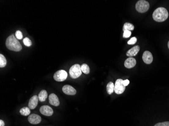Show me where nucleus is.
Returning a JSON list of instances; mask_svg holds the SVG:
<instances>
[{"label": "nucleus", "mask_w": 169, "mask_h": 126, "mask_svg": "<svg viewBox=\"0 0 169 126\" xmlns=\"http://www.w3.org/2000/svg\"><path fill=\"white\" fill-rule=\"evenodd\" d=\"M6 46L9 50L14 52H19L22 49V45L14 34L11 35L7 38Z\"/></svg>", "instance_id": "1"}, {"label": "nucleus", "mask_w": 169, "mask_h": 126, "mask_svg": "<svg viewBox=\"0 0 169 126\" xmlns=\"http://www.w3.org/2000/svg\"><path fill=\"white\" fill-rule=\"evenodd\" d=\"M169 16L168 11L163 7H159L152 14L153 19L156 21L158 22H162L166 20Z\"/></svg>", "instance_id": "2"}, {"label": "nucleus", "mask_w": 169, "mask_h": 126, "mask_svg": "<svg viewBox=\"0 0 169 126\" xmlns=\"http://www.w3.org/2000/svg\"><path fill=\"white\" fill-rule=\"evenodd\" d=\"M149 4L148 2L145 0H140L136 4V9L139 13H145L148 10Z\"/></svg>", "instance_id": "3"}, {"label": "nucleus", "mask_w": 169, "mask_h": 126, "mask_svg": "<svg viewBox=\"0 0 169 126\" xmlns=\"http://www.w3.org/2000/svg\"><path fill=\"white\" fill-rule=\"evenodd\" d=\"M81 66L79 64H74L70 67L69 69V75L71 78L73 79L77 78L82 75Z\"/></svg>", "instance_id": "4"}, {"label": "nucleus", "mask_w": 169, "mask_h": 126, "mask_svg": "<svg viewBox=\"0 0 169 126\" xmlns=\"http://www.w3.org/2000/svg\"><path fill=\"white\" fill-rule=\"evenodd\" d=\"M123 82H124V80L122 79H118L115 81L114 92H115L116 94H122L125 90L126 86H124Z\"/></svg>", "instance_id": "5"}, {"label": "nucleus", "mask_w": 169, "mask_h": 126, "mask_svg": "<svg viewBox=\"0 0 169 126\" xmlns=\"http://www.w3.org/2000/svg\"><path fill=\"white\" fill-rule=\"evenodd\" d=\"M67 73L65 70H60L57 71L53 76L54 80L58 82H62L67 78Z\"/></svg>", "instance_id": "6"}, {"label": "nucleus", "mask_w": 169, "mask_h": 126, "mask_svg": "<svg viewBox=\"0 0 169 126\" xmlns=\"http://www.w3.org/2000/svg\"><path fill=\"white\" fill-rule=\"evenodd\" d=\"M39 112L44 116H51L53 113V110L50 106H43L39 109Z\"/></svg>", "instance_id": "7"}, {"label": "nucleus", "mask_w": 169, "mask_h": 126, "mask_svg": "<svg viewBox=\"0 0 169 126\" xmlns=\"http://www.w3.org/2000/svg\"><path fill=\"white\" fill-rule=\"evenodd\" d=\"M62 91L64 93L69 95H74L77 93L76 89L69 85H64L62 87Z\"/></svg>", "instance_id": "8"}, {"label": "nucleus", "mask_w": 169, "mask_h": 126, "mask_svg": "<svg viewBox=\"0 0 169 126\" xmlns=\"http://www.w3.org/2000/svg\"><path fill=\"white\" fill-rule=\"evenodd\" d=\"M142 59L145 64H150L153 61V56L150 52L145 51L142 56Z\"/></svg>", "instance_id": "9"}, {"label": "nucleus", "mask_w": 169, "mask_h": 126, "mask_svg": "<svg viewBox=\"0 0 169 126\" xmlns=\"http://www.w3.org/2000/svg\"><path fill=\"white\" fill-rule=\"evenodd\" d=\"M28 121L32 124H38L41 122V117L36 114H32L28 117Z\"/></svg>", "instance_id": "10"}, {"label": "nucleus", "mask_w": 169, "mask_h": 126, "mask_svg": "<svg viewBox=\"0 0 169 126\" xmlns=\"http://www.w3.org/2000/svg\"><path fill=\"white\" fill-rule=\"evenodd\" d=\"M49 103L55 106H58L60 104L58 97L54 93H51L49 96Z\"/></svg>", "instance_id": "11"}, {"label": "nucleus", "mask_w": 169, "mask_h": 126, "mask_svg": "<svg viewBox=\"0 0 169 126\" xmlns=\"http://www.w3.org/2000/svg\"><path fill=\"white\" fill-rule=\"evenodd\" d=\"M39 100V97L38 96L34 95L31 97V99H29V103L28 105V106L29 109L31 110H34L35 109L38 105Z\"/></svg>", "instance_id": "12"}, {"label": "nucleus", "mask_w": 169, "mask_h": 126, "mask_svg": "<svg viewBox=\"0 0 169 126\" xmlns=\"http://www.w3.org/2000/svg\"><path fill=\"white\" fill-rule=\"evenodd\" d=\"M136 64V60L132 57L128 58L124 63L125 67L127 68L131 69L135 67Z\"/></svg>", "instance_id": "13"}, {"label": "nucleus", "mask_w": 169, "mask_h": 126, "mask_svg": "<svg viewBox=\"0 0 169 126\" xmlns=\"http://www.w3.org/2000/svg\"><path fill=\"white\" fill-rule=\"evenodd\" d=\"M139 50H140L139 46L136 45V46H134L127 52V53H126V55L128 56V57H134L138 53Z\"/></svg>", "instance_id": "14"}, {"label": "nucleus", "mask_w": 169, "mask_h": 126, "mask_svg": "<svg viewBox=\"0 0 169 126\" xmlns=\"http://www.w3.org/2000/svg\"><path fill=\"white\" fill-rule=\"evenodd\" d=\"M47 96H48V94H47V92H46V90H41V92L39 94V95H38L39 100V102H45L47 98Z\"/></svg>", "instance_id": "15"}, {"label": "nucleus", "mask_w": 169, "mask_h": 126, "mask_svg": "<svg viewBox=\"0 0 169 126\" xmlns=\"http://www.w3.org/2000/svg\"><path fill=\"white\" fill-rule=\"evenodd\" d=\"M107 92L109 95L112 94L115 91V85L112 82H109L107 86Z\"/></svg>", "instance_id": "16"}, {"label": "nucleus", "mask_w": 169, "mask_h": 126, "mask_svg": "<svg viewBox=\"0 0 169 126\" xmlns=\"http://www.w3.org/2000/svg\"><path fill=\"white\" fill-rule=\"evenodd\" d=\"M134 29V26L132 24L130 23H125L124 24V26L122 28L123 31H133Z\"/></svg>", "instance_id": "17"}, {"label": "nucleus", "mask_w": 169, "mask_h": 126, "mask_svg": "<svg viewBox=\"0 0 169 126\" xmlns=\"http://www.w3.org/2000/svg\"><path fill=\"white\" fill-rule=\"evenodd\" d=\"M20 113L22 116H28L31 113L30 109L28 107H23L22 109H21Z\"/></svg>", "instance_id": "18"}, {"label": "nucleus", "mask_w": 169, "mask_h": 126, "mask_svg": "<svg viewBox=\"0 0 169 126\" xmlns=\"http://www.w3.org/2000/svg\"><path fill=\"white\" fill-rule=\"evenodd\" d=\"M6 64H7V60L6 58L2 54H0V67L4 68L6 66Z\"/></svg>", "instance_id": "19"}, {"label": "nucleus", "mask_w": 169, "mask_h": 126, "mask_svg": "<svg viewBox=\"0 0 169 126\" xmlns=\"http://www.w3.org/2000/svg\"><path fill=\"white\" fill-rule=\"evenodd\" d=\"M81 68L82 72H83L85 74H89L90 70V68H89L88 65L86 64H83L81 66Z\"/></svg>", "instance_id": "20"}, {"label": "nucleus", "mask_w": 169, "mask_h": 126, "mask_svg": "<svg viewBox=\"0 0 169 126\" xmlns=\"http://www.w3.org/2000/svg\"><path fill=\"white\" fill-rule=\"evenodd\" d=\"M23 42H24V45L25 46H28V47L31 46L32 45V42L31 41V40L29 39V38H24V41H23Z\"/></svg>", "instance_id": "21"}, {"label": "nucleus", "mask_w": 169, "mask_h": 126, "mask_svg": "<svg viewBox=\"0 0 169 126\" xmlns=\"http://www.w3.org/2000/svg\"><path fill=\"white\" fill-rule=\"evenodd\" d=\"M15 36L17 39H22L23 38L22 32L20 31H16V32H15Z\"/></svg>", "instance_id": "22"}, {"label": "nucleus", "mask_w": 169, "mask_h": 126, "mask_svg": "<svg viewBox=\"0 0 169 126\" xmlns=\"http://www.w3.org/2000/svg\"><path fill=\"white\" fill-rule=\"evenodd\" d=\"M137 38H135V37H133L128 41V45H134V44H136V42H137Z\"/></svg>", "instance_id": "23"}, {"label": "nucleus", "mask_w": 169, "mask_h": 126, "mask_svg": "<svg viewBox=\"0 0 169 126\" xmlns=\"http://www.w3.org/2000/svg\"><path fill=\"white\" fill-rule=\"evenodd\" d=\"M131 32L130 31H124L122 36L124 38H128L131 36Z\"/></svg>", "instance_id": "24"}, {"label": "nucleus", "mask_w": 169, "mask_h": 126, "mask_svg": "<svg viewBox=\"0 0 169 126\" xmlns=\"http://www.w3.org/2000/svg\"><path fill=\"white\" fill-rule=\"evenodd\" d=\"M154 126H169V122H162L156 124Z\"/></svg>", "instance_id": "25"}, {"label": "nucleus", "mask_w": 169, "mask_h": 126, "mask_svg": "<svg viewBox=\"0 0 169 126\" xmlns=\"http://www.w3.org/2000/svg\"><path fill=\"white\" fill-rule=\"evenodd\" d=\"M129 83H130V81H129V80H128V79L124 80V82H123V84H124V86H125L129 85Z\"/></svg>", "instance_id": "26"}, {"label": "nucleus", "mask_w": 169, "mask_h": 126, "mask_svg": "<svg viewBox=\"0 0 169 126\" xmlns=\"http://www.w3.org/2000/svg\"><path fill=\"white\" fill-rule=\"evenodd\" d=\"M0 126H5V123L3 120H0Z\"/></svg>", "instance_id": "27"}, {"label": "nucleus", "mask_w": 169, "mask_h": 126, "mask_svg": "<svg viewBox=\"0 0 169 126\" xmlns=\"http://www.w3.org/2000/svg\"><path fill=\"white\" fill-rule=\"evenodd\" d=\"M168 48H169V42H168Z\"/></svg>", "instance_id": "28"}]
</instances>
